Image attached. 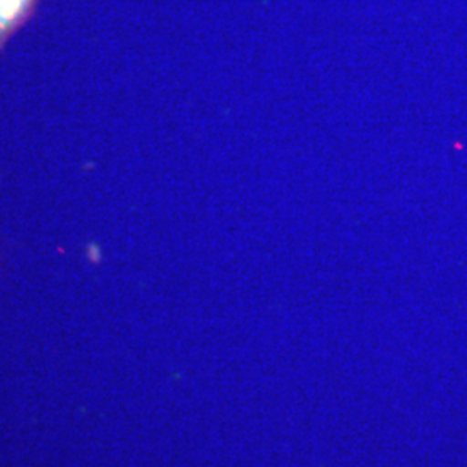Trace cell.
Here are the masks:
<instances>
[{
	"mask_svg": "<svg viewBox=\"0 0 467 467\" xmlns=\"http://www.w3.org/2000/svg\"><path fill=\"white\" fill-rule=\"evenodd\" d=\"M28 0H0V30L15 23L25 11Z\"/></svg>",
	"mask_w": 467,
	"mask_h": 467,
	"instance_id": "obj_1",
	"label": "cell"
}]
</instances>
